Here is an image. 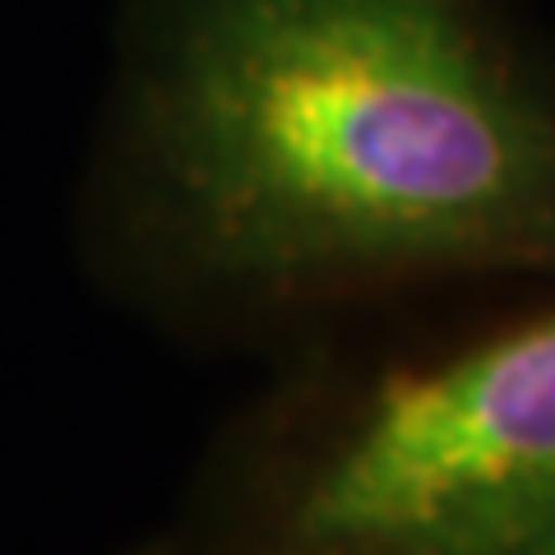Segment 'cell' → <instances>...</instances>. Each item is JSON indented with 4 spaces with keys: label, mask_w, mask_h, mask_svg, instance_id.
Instances as JSON below:
<instances>
[{
    "label": "cell",
    "mask_w": 555,
    "mask_h": 555,
    "mask_svg": "<svg viewBox=\"0 0 555 555\" xmlns=\"http://www.w3.org/2000/svg\"><path fill=\"white\" fill-rule=\"evenodd\" d=\"M287 537L301 555H555V310L389 375Z\"/></svg>",
    "instance_id": "obj_2"
},
{
    "label": "cell",
    "mask_w": 555,
    "mask_h": 555,
    "mask_svg": "<svg viewBox=\"0 0 555 555\" xmlns=\"http://www.w3.org/2000/svg\"><path fill=\"white\" fill-rule=\"evenodd\" d=\"M144 139L246 283L555 259V102L473 0H181Z\"/></svg>",
    "instance_id": "obj_1"
}]
</instances>
